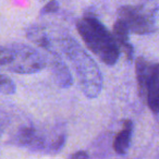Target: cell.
<instances>
[{
    "mask_svg": "<svg viewBox=\"0 0 159 159\" xmlns=\"http://www.w3.org/2000/svg\"><path fill=\"white\" fill-rule=\"evenodd\" d=\"M60 50L72 66L83 94L89 99L97 98L102 89V75L93 58L66 34L60 39Z\"/></svg>",
    "mask_w": 159,
    "mask_h": 159,
    "instance_id": "cell-1",
    "label": "cell"
},
{
    "mask_svg": "<svg viewBox=\"0 0 159 159\" xmlns=\"http://www.w3.org/2000/svg\"><path fill=\"white\" fill-rule=\"evenodd\" d=\"M76 30L86 47L107 66H115L120 58V48L113 34L94 14L86 13L77 20Z\"/></svg>",
    "mask_w": 159,
    "mask_h": 159,
    "instance_id": "cell-2",
    "label": "cell"
},
{
    "mask_svg": "<svg viewBox=\"0 0 159 159\" xmlns=\"http://www.w3.org/2000/svg\"><path fill=\"white\" fill-rule=\"evenodd\" d=\"M48 66V58L20 43L0 45V69L16 74H35Z\"/></svg>",
    "mask_w": 159,
    "mask_h": 159,
    "instance_id": "cell-3",
    "label": "cell"
},
{
    "mask_svg": "<svg viewBox=\"0 0 159 159\" xmlns=\"http://www.w3.org/2000/svg\"><path fill=\"white\" fill-rule=\"evenodd\" d=\"M157 0H144L137 6H123L118 16L129 31L136 35L152 34L157 30Z\"/></svg>",
    "mask_w": 159,
    "mask_h": 159,
    "instance_id": "cell-4",
    "label": "cell"
},
{
    "mask_svg": "<svg viewBox=\"0 0 159 159\" xmlns=\"http://www.w3.org/2000/svg\"><path fill=\"white\" fill-rule=\"evenodd\" d=\"M137 89L141 98L154 115L159 113V63L139 57L135 61Z\"/></svg>",
    "mask_w": 159,
    "mask_h": 159,
    "instance_id": "cell-5",
    "label": "cell"
},
{
    "mask_svg": "<svg viewBox=\"0 0 159 159\" xmlns=\"http://www.w3.org/2000/svg\"><path fill=\"white\" fill-rule=\"evenodd\" d=\"M16 143L34 152H57L66 144V133L58 131L53 134H47L43 130L33 125L22 126L16 134Z\"/></svg>",
    "mask_w": 159,
    "mask_h": 159,
    "instance_id": "cell-6",
    "label": "cell"
},
{
    "mask_svg": "<svg viewBox=\"0 0 159 159\" xmlns=\"http://www.w3.org/2000/svg\"><path fill=\"white\" fill-rule=\"evenodd\" d=\"M62 35H55L50 27L44 25H32L26 30V37L38 47L46 50L49 55L59 53L58 51L60 50V39Z\"/></svg>",
    "mask_w": 159,
    "mask_h": 159,
    "instance_id": "cell-7",
    "label": "cell"
},
{
    "mask_svg": "<svg viewBox=\"0 0 159 159\" xmlns=\"http://www.w3.org/2000/svg\"><path fill=\"white\" fill-rule=\"evenodd\" d=\"M48 66H50L53 81L61 89H68V87L72 86V73L59 53L50 55V58L48 59Z\"/></svg>",
    "mask_w": 159,
    "mask_h": 159,
    "instance_id": "cell-8",
    "label": "cell"
},
{
    "mask_svg": "<svg viewBox=\"0 0 159 159\" xmlns=\"http://www.w3.org/2000/svg\"><path fill=\"white\" fill-rule=\"evenodd\" d=\"M129 33H130V31H129L125 23L120 19H118L113 25V37L119 46L120 51H122L125 56L126 60L131 62L134 57V48L130 43Z\"/></svg>",
    "mask_w": 159,
    "mask_h": 159,
    "instance_id": "cell-9",
    "label": "cell"
},
{
    "mask_svg": "<svg viewBox=\"0 0 159 159\" xmlns=\"http://www.w3.org/2000/svg\"><path fill=\"white\" fill-rule=\"evenodd\" d=\"M133 122L131 120H124L121 130L118 132L113 139V150L119 155H124L129 150L132 141Z\"/></svg>",
    "mask_w": 159,
    "mask_h": 159,
    "instance_id": "cell-10",
    "label": "cell"
},
{
    "mask_svg": "<svg viewBox=\"0 0 159 159\" xmlns=\"http://www.w3.org/2000/svg\"><path fill=\"white\" fill-rule=\"evenodd\" d=\"M16 91L14 82L7 75L0 73V93L5 95H12Z\"/></svg>",
    "mask_w": 159,
    "mask_h": 159,
    "instance_id": "cell-11",
    "label": "cell"
},
{
    "mask_svg": "<svg viewBox=\"0 0 159 159\" xmlns=\"http://www.w3.org/2000/svg\"><path fill=\"white\" fill-rule=\"evenodd\" d=\"M60 5L58 2V0H50L49 2H47L46 5L43 7L40 14L42 16H46V14H51V13H56V12L59 10Z\"/></svg>",
    "mask_w": 159,
    "mask_h": 159,
    "instance_id": "cell-12",
    "label": "cell"
},
{
    "mask_svg": "<svg viewBox=\"0 0 159 159\" xmlns=\"http://www.w3.org/2000/svg\"><path fill=\"white\" fill-rule=\"evenodd\" d=\"M8 117L3 111L0 110V136L5 133L6 129L8 126Z\"/></svg>",
    "mask_w": 159,
    "mask_h": 159,
    "instance_id": "cell-13",
    "label": "cell"
},
{
    "mask_svg": "<svg viewBox=\"0 0 159 159\" xmlns=\"http://www.w3.org/2000/svg\"><path fill=\"white\" fill-rule=\"evenodd\" d=\"M69 159H89V155L85 150H77V152H73Z\"/></svg>",
    "mask_w": 159,
    "mask_h": 159,
    "instance_id": "cell-14",
    "label": "cell"
},
{
    "mask_svg": "<svg viewBox=\"0 0 159 159\" xmlns=\"http://www.w3.org/2000/svg\"><path fill=\"white\" fill-rule=\"evenodd\" d=\"M40 1H44V0H40Z\"/></svg>",
    "mask_w": 159,
    "mask_h": 159,
    "instance_id": "cell-15",
    "label": "cell"
}]
</instances>
